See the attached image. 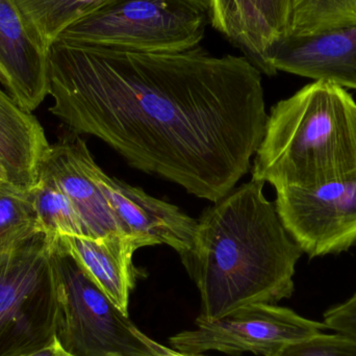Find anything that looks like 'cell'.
<instances>
[{
	"instance_id": "obj_12",
	"label": "cell",
	"mask_w": 356,
	"mask_h": 356,
	"mask_svg": "<svg viewBox=\"0 0 356 356\" xmlns=\"http://www.w3.org/2000/svg\"><path fill=\"white\" fill-rule=\"evenodd\" d=\"M278 71L356 90V25L307 37H284L269 56Z\"/></svg>"
},
{
	"instance_id": "obj_18",
	"label": "cell",
	"mask_w": 356,
	"mask_h": 356,
	"mask_svg": "<svg viewBox=\"0 0 356 356\" xmlns=\"http://www.w3.org/2000/svg\"><path fill=\"white\" fill-rule=\"evenodd\" d=\"M29 192L38 223L48 240L52 242L60 236H87L74 205L56 184L39 178Z\"/></svg>"
},
{
	"instance_id": "obj_19",
	"label": "cell",
	"mask_w": 356,
	"mask_h": 356,
	"mask_svg": "<svg viewBox=\"0 0 356 356\" xmlns=\"http://www.w3.org/2000/svg\"><path fill=\"white\" fill-rule=\"evenodd\" d=\"M43 232L29 190L8 184L0 188V246Z\"/></svg>"
},
{
	"instance_id": "obj_23",
	"label": "cell",
	"mask_w": 356,
	"mask_h": 356,
	"mask_svg": "<svg viewBox=\"0 0 356 356\" xmlns=\"http://www.w3.org/2000/svg\"><path fill=\"white\" fill-rule=\"evenodd\" d=\"M169 355H170V356H193V355H182V353H177V351L173 350L172 348H171L170 351H169ZM197 356H200V355H197Z\"/></svg>"
},
{
	"instance_id": "obj_11",
	"label": "cell",
	"mask_w": 356,
	"mask_h": 356,
	"mask_svg": "<svg viewBox=\"0 0 356 356\" xmlns=\"http://www.w3.org/2000/svg\"><path fill=\"white\" fill-rule=\"evenodd\" d=\"M96 179L127 234L135 236L143 247L168 245L179 257L192 249L197 219L182 213L177 205L108 177L99 166Z\"/></svg>"
},
{
	"instance_id": "obj_24",
	"label": "cell",
	"mask_w": 356,
	"mask_h": 356,
	"mask_svg": "<svg viewBox=\"0 0 356 356\" xmlns=\"http://www.w3.org/2000/svg\"><path fill=\"white\" fill-rule=\"evenodd\" d=\"M2 184H4V182L2 181L1 179H0V188H1Z\"/></svg>"
},
{
	"instance_id": "obj_17",
	"label": "cell",
	"mask_w": 356,
	"mask_h": 356,
	"mask_svg": "<svg viewBox=\"0 0 356 356\" xmlns=\"http://www.w3.org/2000/svg\"><path fill=\"white\" fill-rule=\"evenodd\" d=\"M44 45L50 48L60 33L81 17L110 0H14Z\"/></svg>"
},
{
	"instance_id": "obj_7",
	"label": "cell",
	"mask_w": 356,
	"mask_h": 356,
	"mask_svg": "<svg viewBox=\"0 0 356 356\" xmlns=\"http://www.w3.org/2000/svg\"><path fill=\"white\" fill-rule=\"evenodd\" d=\"M325 328L323 323L305 319L292 309L255 303L211 321L196 319V327L169 341L173 350L186 355L216 351L230 356H273L288 345L322 334Z\"/></svg>"
},
{
	"instance_id": "obj_3",
	"label": "cell",
	"mask_w": 356,
	"mask_h": 356,
	"mask_svg": "<svg viewBox=\"0 0 356 356\" xmlns=\"http://www.w3.org/2000/svg\"><path fill=\"white\" fill-rule=\"evenodd\" d=\"M355 171L356 102L347 89L314 81L272 106L253 159V180L278 190Z\"/></svg>"
},
{
	"instance_id": "obj_25",
	"label": "cell",
	"mask_w": 356,
	"mask_h": 356,
	"mask_svg": "<svg viewBox=\"0 0 356 356\" xmlns=\"http://www.w3.org/2000/svg\"><path fill=\"white\" fill-rule=\"evenodd\" d=\"M169 351H170V348H169ZM169 351H168V353H167L166 355H161V356H170V355H169Z\"/></svg>"
},
{
	"instance_id": "obj_4",
	"label": "cell",
	"mask_w": 356,
	"mask_h": 356,
	"mask_svg": "<svg viewBox=\"0 0 356 356\" xmlns=\"http://www.w3.org/2000/svg\"><path fill=\"white\" fill-rule=\"evenodd\" d=\"M207 0H110L67 27L56 41L137 52H181L200 45Z\"/></svg>"
},
{
	"instance_id": "obj_14",
	"label": "cell",
	"mask_w": 356,
	"mask_h": 356,
	"mask_svg": "<svg viewBox=\"0 0 356 356\" xmlns=\"http://www.w3.org/2000/svg\"><path fill=\"white\" fill-rule=\"evenodd\" d=\"M56 242L76 259L108 299L129 315V297L136 284L134 253L143 245L127 234L102 238L60 236Z\"/></svg>"
},
{
	"instance_id": "obj_6",
	"label": "cell",
	"mask_w": 356,
	"mask_h": 356,
	"mask_svg": "<svg viewBox=\"0 0 356 356\" xmlns=\"http://www.w3.org/2000/svg\"><path fill=\"white\" fill-rule=\"evenodd\" d=\"M56 277L45 232L0 246V356H22L56 341Z\"/></svg>"
},
{
	"instance_id": "obj_21",
	"label": "cell",
	"mask_w": 356,
	"mask_h": 356,
	"mask_svg": "<svg viewBox=\"0 0 356 356\" xmlns=\"http://www.w3.org/2000/svg\"><path fill=\"white\" fill-rule=\"evenodd\" d=\"M323 324L326 328L356 341V291L348 300L326 312Z\"/></svg>"
},
{
	"instance_id": "obj_5",
	"label": "cell",
	"mask_w": 356,
	"mask_h": 356,
	"mask_svg": "<svg viewBox=\"0 0 356 356\" xmlns=\"http://www.w3.org/2000/svg\"><path fill=\"white\" fill-rule=\"evenodd\" d=\"M56 277V340L69 356H161L168 347L142 332L58 243H50Z\"/></svg>"
},
{
	"instance_id": "obj_1",
	"label": "cell",
	"mask_w": 356,
	"mask_h": 356,
	"mask_svg": "<svg viewBox=\"0 0 356 356\" xmlns=\"http://www.w3.org/2000/svg\"><path fill=\"white\" fill-rule=\"evenodd\" d=\"M48 77L49 112L68 131L213 203L248 173L265 134L261 72L245 56L56 41Z\"/></svg>"
},
{
	"instance_id": "obj_9",
	"label": "cell",
	"mask_w": 356,
	"mask_h": 356,
	"mask_svg": "<svg viewBox=\"0 0 356 356\" xmlns=\"http://www.w3.org/2000/svg\"><path fill=\"white\" fill-rule=\"evenodd\" d=\"M81 135L67 129L42 160L39 178L56 184L74 205L87 238H102L127 234L104 196L97 179L94 161Z\"/></svg>"
},
{
	"instance_id": "obj_10",
	"label": "cell",
	"mask_w": 356,
	"mask_h": 356,
	"mask_svg": "<svg viewBox=\"0 0 356 356\" xmlns=\"http://www.w3.org/2000/svg\"><path fill=\"white\" fill-rule=\"evenodd\" d=\"M49 49L14 0H0V86L24 112L49 95Z\"/></svg>"
},
{
	"instance_id": "obj_22",
	"label": "cell",
	"mask_w": 356,
	"mask_h": 356,
	"mask_svg": "<svg viewBox=\"0 0 356 356\" xmlns=\"http://www.w3.org/2000/svg\"><path fill=\"white\" fill-rule=\"evenodd\" d=\"M22 356H69L68 353L64 350L58 344V341H54L51 345L45 347V348L40 349L35 353H29Z\"/></svg>"
},
{
	"instance_id": "obj_15",
	"label": "cell",
	"mask_w": 356,
	"mask_h": 356,
	"mask_svg": "<svg viewBox=\"0 0 356 356\" xmlns=\"http://www.w3.org/2000/svg\"><path fill=\"white\" fill-rule=\"evenodd\" d=\"M49 147L41 123L0 87V179L23 190L33 188Z\"/></svg>"
},
{
	"instance_id": "obj_20",
	"label": "cell",
	"mask_w": 356,
	"mask_h": 356,
	"mask_svg": "<svg viewBox=\"0 0 356 356\" xmlns=\"http://www.w3.org/2000/svg\"><path fill=\"white\" fill-rule=\"evenodd\" d=\"M273 356H356V341L342 334H318L288 346Z\"/></svg>"
},
{
	"instance_id": "obj_16",
	"label": "cell",
	"mask_w": 356,
	"mask_h": 356,
	"mask_svg": "<svg viewBox=\"0 0 356 356\" xmlns=\"http://www.w3.org/2000/svg\"><path fill=\"white\" fill-rule=\"evenodd\" d=\"M282 37H307L356 25V0H282Z\"/></svg>"
},
{
	"instance_id": "obj_2",
	"label": "cell",
	"mask_w": 356,
	"mask_h": 356,
	"mask_svg": "<svg viewBox=\"0 0 356 356\" xmlns=\"http://www.w3.org/2000/svg\"><path fill=\"white\" fill-rule=\"evenodd\" d=\"M250 180L207 207L192 249L180 257L200 294L198 320L211 321L255 303L275 305L294 293L303 255L264 194Z\"/></svg>"
},
{
	"instance_id": "obj_8",
	"label": "cell",
	"mask_w": 356,
	"mask_h": 356,
	"mask_svg": "<svg viewBox=\"0 0 356 356\" xmlns=\"http://www.w3.org/2000/svg\"><path fill=\"white\" fill-rule=\"evenodd\" d=\"M274 203L286 232L309 259L356 246V171L314 186L278 188Z\"/></svg>"
},
{
	"instance_id": "obj_13",
	"label": "cell",
	"mask_w": 356,
	"mask_h": 356,
	"mask_svg": "<svg viewBox=\"0 0 356 356\" xmlns=\"http://www.w3.org/2000/svg\"><path fill=\"white\" fill-rule=\"evenodd\" d=\"M209 24L272 76L269 56L282 37V0H207Z\"/></svg>"
}]
</instances>
